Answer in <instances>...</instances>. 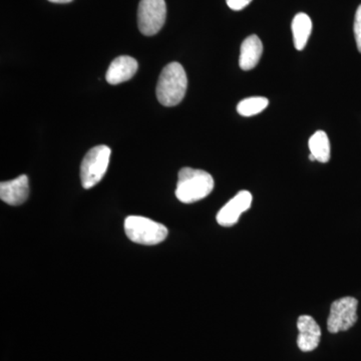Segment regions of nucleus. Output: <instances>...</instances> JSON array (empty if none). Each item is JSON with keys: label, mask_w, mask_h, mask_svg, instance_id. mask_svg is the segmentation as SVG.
<instances>
[{"label": "nucleus", "mask_w": 361, "mask_h": 361, "mask_svg": "<svg viewBox=\"0 0 361 361\" xmlns=\"http://www.w3.org/2000/svg\"><path fill=\"white\" fill-rule=\"evenodd\" d=\"M213 189V177L206 171L188 167L180 169L176 197L182 203L192 204L200 201L209 196Z\"/></svg>", "instance_id": "1"}, {"label": "nucleus", "mask_w": 361, "mask_h": 361, "mask_svg": "<svg viewBox=\"0 0 361 361\" xmlns=\"http://www.w3.org/2000/svg\"><path fill=\"white\" fill-rule=\"evenodd\" d=\"M188 87L186 71L179 63H171L161 71L157 97L165 106H175L184 99Z\"/></svg>", "instance_id": "2"}, {"label": "nucleus", "mask_w": 361, "mask_h": 361, "mask_svg": "<svg viewBox=\"0 0 361 361\" xmlns=\"http://www.w3.org/2000/svg\"><path fill=\"white\" fill-rule=\"evenodd\" d=\"M125 231L130 241L141 245H157L168 237L165 225L142 216H129L125 220Z\"/></svg>", "instance_id": "3"}, {"label": "nucleus", "mask_w": 361, "mask_h": 361, "mask_svg": "<svg viewBox=\"0 0 361 361\" xmlns=\"http://www.w3.org/2000/svg\"><path fill=\"white\" fill-rule=\"evenodd\" d=\"M111 151L108 146H97L90 149L80 165V180L85 189L96 186L108 170Z\"/></svg>", "instance_id": "4"}, {"label": "nucleus", "mask_w": 361, "mask_h": 361, "mask_svg": "<svg viewBox=\"0 0 361 361\" xmlns=\"http://www.w3.org/2000/svg\"><path fill=\"white\" fill-rule=\"evenodd\" d=\"M166 16L165 0H141L137 9L140 32L147 37L157 35L165 25Z\"/></svg>", "instance_id": "5"}, {"label": "nucleus", "mask_w": 361, "mask_h": 361, "mask_svg": "<svg viewBox=\"0 0 361 361\" xmlns=\"http://www.w3.org/2000/svg\"><path fill=\"white\" fill-rule=\"evenodd\" d=\"M358 301L355 297H342L331 304L327 329L330 334L348 331L357 322Z\"/></svg>", "instance_id": "6"}, {"label": "nucleus", "mask_w": 361, "mask_h": 361, "mask_svg": "<svg viewBox=\"0 0 361 361\" xmlns=\"http://www.w3.org/2000/svg\"><path fill=\"white\" fill-rule=\"evenodd\" d=\"M252 200H253V197L250 192H239L218 212L217 217H216L218 224L223 227H231L236 224L242 214L250 209Z\"/></svg>", "instance_id": "7"}, {"label": "nucleus", "mask_w": 361, "mask_h": 361, "mask_svg": "<svg viewBox=\"0 0 361 361\" xmlns=\"http://www.w3.org/2000/svg\"><path fill=\"white\" fill-rule=\"evenodd\" d=\"M297 329L299 334L297 337V345L303 353L315 350L320 343L322 329L310 315H301L297 320Z\"/></svg>", "instance_id": "8"}, {"label": "nucleus", "mask_w": 361, "mask_h": 361, "mask_svg": "<svg viewBox=\"0 0 361 361\" xmlns=\"http://www.w3.org/2000/svg\"><path fill=\"white\" fill-rule=\"evenodd\" d=\"M30 194L27 176L21 175L16 179L6 180L0 184V198L11 206H20L25 203Z\"/></svg>", "instance_id": "9"}, {"label": "nucleus", "mask_w": 361, "mask_h": 361, "mask_svg": "<svg viewBox=\"0 0 361 361\" xmlns=\"http://www.w3.org/2000/svg\"><path fill=\"white\" fill-rule=\"evenodd\" d=\"M137 71V61L129 56H121L111 61L106 71V82L116 85L128 82L134 77Z\"/></svg>", "instance_id": "10"}, {"label": "nucleus", "mask_w": 361, "mask_h": 361, "mask_svg": "<svg viewBox=\"0 0 361 361\" xmlns=\"http://www.w3.org/2000/svg\"><path fill=\"white\" fill-rule=\"evenodd\" d=\"M263 54V44L257 35L247 37L240 49L239 65L241 70L251 71L258 65Z\"/></svg>", "instance_id": "11"}, {"label": "nucleus", "mask_w": 361, "mask_h": 361, "mask_svg": "<svg viewBox=\"0 0 361 361\" xmlns=\"http://www.w3.org/2000/svg\"><path fill=\"white\" fill-rule=\"evenodd\" d=\"M292 33L297 51H302L312 32V21L306 13H297L292 20Z\"/></svg>", "instance_id": "12"}, {"label": "nucleus", "mask_w": 361, "mask_h": 361, "mask_svg": "<svg viewBox=\"0 0 361 361\" xmlns=\"http://www.w3.org/2000/svg\"><path fill=\"white\" fill-rule=\"evenodd\" d=\"M310 155V160L320 161V163H329L330 160V142L329 135L323 130H317L314 133L308 142Z\"/></svg>", "instance_id": "13"}, {"label": "nucleus", "mask_w": 361, "mask_h": 361, "mask_svg": "<svg viewBox=\"0 0 361 361\" xmlns=\"http://www.w3.org/2000/svg\"><path fill=\"white\" fill-rule=\"evenodd\" d=\"M269 104V101L263 97H252L240 102L237 111L242 116H252L262 113Z\"/></svg>", "instance_id": "14"}, {"label": "nucleus", "mask_w": 361, "mask_h": 361, "mask_svg": "<svg viewBox=\"0 0 361 361\" xmlns=\"http://www.w3.org/2000/svg\"><path fill=\"white\" fill-rule=\"evenodd\" d=\"M353 32H355V42L356 45H357L358 51L361 54V4L358 6L357 11H356Z\"/></svg>", "instance_id": "15"}, {"label": "nucleus", "mask_w": 361, "mask_h": 361, "mask_svg": "<svg viewBox=\"0 0 361 361\" xmlns=\"http://www.w3.org/2000/svg\"><path fill=\"white\" fill-rule=\"evenodd\" d=\"M226 1L232 11H239L248 6L252 0H226Z\"/></svg>", "instance_id": "16"}, {"label": "nucleus", "mask_w": 361, "mask_h": 361, "mask_svg": "<svg viewBox=\"0 0 361 361\" xmlns=\"http://www.w3.org/2000/svg\"><path fill=\"white\" fill-rule=\"evenodd\" d=\"M49 1L52 2V4H70V2L73 1V0H49Z\"/></svg>", "instance_id": "17"}]
</instances>
